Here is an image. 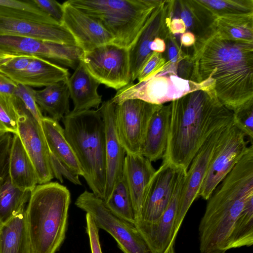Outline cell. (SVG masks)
I'll list each match as a JSON object with an SVG mask.
<instances>
[{"mask_svg": "<svg viewBox=\"0 0 253 253\" xmlns=\"http://www.w3.org/2000/svg\"><path fill=\"white\" fill-rule=\"evenodd\" d=\"M191 81L214 82L220 103L234 112L253 102V42L225 38L215 32L193 51Z\"/></svg>", "mask_w": 253, "mask_h": 253, "instance_id": "cell-1", "label": "cell"}, {"mask_svg": "<svg viewBox=\"0 0 253 253\" xmlns=\"http://www.w3.org/2000/svg\"><path fill=\"white\" fill-rule=\"evenodd\" d=\"M170 123L164 162L187 171L197 152L216 128L233 121L213 89L191 92L170 102Z\"/></svg>", "mask_w": 253, "mask_h": 253, "instance_id": "cell-2", "label": "cell"}, {"mask_svg": "<svg viewBox=\"0 0 253 253\" xmlns=\"http://www.w3.org/2000/svg\"><path fill=\"white\" fill-rule=\"evenodd\" d=\"M253 196V156L245 154L208 200L199 226L201 253H225L236 220Z\"/></svg>", "mask_w": 253, "mask_h": 253, "instance_id": "cell-3", "label": "cell"}, {"mask_svg": "<svg viewBox=\"0 0 253 253\" xmlns=\"http://www.w3.org/2000/svg\"><path fill=\"white\" fill-rule=\"evenodd\" d=\"M71 195L57 182L38 184L31 191L26 209L33 253H55L66 236Z\"/></svg>", "mask_w": 253, "mask_h": 253, "instance_id": "cell-4", "label": "cell"}, {"mask_svg": "<svg viewBox=\"0 0 253 253\" xmlns=\"http://www.w3.org/2000/svg\"><path fill=\"white\" fill-rule=\"evenodd\" d=\"M62 120L66 137L92 192L103 199L106 179L105 129L99 111H70Z\"/></svg>", "mask_w": 253, "mask_h": 253, "instance_id": "cell-5", "label": "cell"}, {"mask_svg": "<svg viewBox=\"0 0 253 253\" xmlns=\"http://www.w3.org/2000/svg\"><path fill=\"white\" fill-rule=\"evenodd\" d=\"M99 22L113 44L129 49L162 0H69Z\"/></svg>", "mask_w": 253, "mask_h": 253, "instance_id": "cell-6", "label": "cell"}, {"mask_svg": "<svg viewBox=\"0 0 253 253\" xmlns=\"http://www.w3.org/2000/svg\"><path fill=\"white\" fill-rule=\"evenodd\" d=\"M177 66L167 61L162 69L145 80L131 83L118 90L111 99L117 104L130 99H138L155 105H163L199 89H213L211 81L198 83L177 74Z\"/></svg>", "mask_w": 253, "mask_h": 253, "instance_id": "cell-7", "label": "cell"}, {"mask_svg": "<svg viewBox=\"0 0 253 253\" xmlns=\"http://www.w3.org/2000/svg\"><path fill=\"white\" fill-rule=\"evenodd\" d=\"M1 36L26 37L77 45L71 34L61 24L45 12L21 10L20 1L16 0H0Z\"/></svg>", "mask_w": 253, "mask_h": 253, "instance_id": "cell-8", "label": "cell"}, {"mask_svg": "<svg viewBox=\"0 0 253 253\" xmlns=\"http://www.w3.org/2000/svg\"><path fill=\"white\" fill-rule=\"evenodd\" d=\"M75 204L91 216L99 229L110 234L124 253H153L135 225L112 213L92 192L84 191Z\"/></svg>", "mask_w": 253, "mask_h": 253, "instance_id": "cell-9", "label": "cell"}, {"mask_svg": "<svg viewBox=\"0 0 253 253\" xmlns=\"http://www.w3.org/2000/svg\"><path fill=\"white\" fill-rule=\"evenodd\" d=\"M81 60L100 84L118 90L131 84L127 49L106 44L84 52Z\"/></svg>", "mask_w": 253, "mask_h": 253, "instance_id": "cell-10", "label": "cell"}, {"mask_svg": "<svg viewBox=\"0 0 253 253\" xmlns=\"http://www.w3.org/2000/svg\"><path fill=\"white\" fill-rule=\"evenodd\" d=\"M234 122L214 130L206 139L191 161L185 175L175 220L173 237L176 239L183 219L193 202L199 197L203 182L215 150L226 129Z\"/></svg>", "mask_w": 253, "mask_h": 253, "instance_id": "cell-11", "label": "cell"}, {"mask_svg": "<svg viewBox=\"0 0 253 253\" xmlns=\"http://www.w3.org/2000/svg\"><path fill=\"white\" fill-rule=\"evenodd\" d=\"M160 105L138 99H127L116 104V130L126 154H140L150 120Z\"/></svg>", "mask_w": 253, "mask_h": 253, "instance_id": "cell-12", "label": "cell"}, {"mask_svg": "<svg viewBox=\"0 0 253 253\" xmlns=\"http://www.w3.org/2000/svg\"><path fill=\"white\" fill-rule=\"evenodd\" d=\"M246 136L234 122L228 126L216 147L199 197L208 200L240 160L248 147Z\"/></svg>", "mask_w": 253, "mask_h": 253, "instance_id": "cell-13", "label": "cell"}, {"mask_svg": "<svg viewBox=\"0 0 253 253\" xmlns=\"http://www.w3.org/2000/svg\"><path fill=\"white\" fill-rule=\"evenodd\" d=\"M0 52L38 56L53 60L74 70L84 53L76 45L20 36L0 37Z\"/></svg>", "mask_w": 253, "mask_h": 253, "instance_id": "cell-14", "label": "cell"}, {"mask_svg": "<svg viewBox=\"0 0 253 253\" xmlns=\"http://www.w3.org/2000/svg\"><path fill=\"white\" fill-rule=\"evenodd\" d=\"M20 139L36 170L39 184L49 182L54 177L48 148L41 124L21 101L18 118Z\"/></svg>", "mask_w": 253, "mask_h": 253, "instance_id": "cell-15", "label": "cell"}, {"mask_svg": "<svg viewBox=\"0 0 253 253\" xmlns=\"http://www.w3.org/2000/svg\"><path fill=\"white\" fill-rule=\"evenodd\" d=\"M186 172L181 170L169 203L159 219L153 222L136 220L134 223L153 253H175L174 225Z\"/></svg>", "mask_w": 253, "mask_h": 253, "instance_id": "cell-16", "label": "cell"}, {"mask_svg": "<svg viewBox=\"0 0 253 253\" xmlns=\"http://www.w3.org/2000/svg\"><path fill=\"white\" fill-rule=\"evenodd\" d=\"M173 0H162L155 9L136 42L129 49L131 84L153 52L150 45L158 37H168Z\"/></svg>", "mask_w": 253, "mask_h": 253, "instance_id": "cell-17", "label": "cell"}, {"mask_svg": "<svg viewBox=\"0 0 253 253\" xmlns=\"http://www.w3.org/2000/svg\"><path fill=\"white\" fill-rule=\"evenodd\" d=\"M182 169L162 162L148 184L140 216L136 220L153 222L160 218L169 203Z\"/></svg>", "mask_w": 253, "mask_h": 253, "instance_id": "cell-18", "label": "cell"}, {"mask_svg": "<svg viewBox=\"0 0 253 253\" xmlns=\"http://www.w3.org/2000/svg\"><path fill=\"white\" fill-rule=\"evenodd\" d=\"M62 4L64 13L61 24L84 52L113 43V37L99 22L68 1Z\"/></svg>", "mask_w": 253, "mask_h": 253, "instance_id": "cell-19", "label": "cell"}, {"mask_svg": "<svg viewBox=\"0 0 253 253\" xmlns=\"http://www.w3.org/2000/svg\"><path fill=\"white\" fill-rule=\"evenodd\" d=\"M115 105L110 99L103 102L98 109L105 129L106 179L103 199L104 202L110 197L114 186L123 177L126 154L116 130Z\"/></svg>", "mask_w": 253, "mask_h": 253, "instance_id": "cell-20", "label": "cell"}, {"mask_svg": "<svg viewBox=\"0 0 253 253\" xmlns=\"http://www.w3.org/2000/svg\"><path fill=\"white\" fill-rule=\"evenodd\" d=\"M156 170L152 162L141 154H126L123 176L128 189L135 221L139 219L146 191Z\"/></svg>", "mask_w": 253, "mask_h": 253, "instance_id": "cell-21", "label": "cell"}, {"mask_svg": "<svg viewBox=\"0 0 253 253\" xmlns=\"http://www.w3.org/2000/svg\"><path fill=\"white\" fill-rule=\"evenodd\" d=\"M172 13L183 21L186 31L195 35L196 42L193 48L215 31L216 17L199 0H173Z\"/></svg>", "mask_w": 253, "mask_h": 253, "instance_id": "cell-22", "label": "cell"}, {"mask_svg": "<svg viewBox=\"0 0 253 253\" xmlns=\"http://www.w3.org/2000/svg\"><path fill=\"white\" fill-rule=\"evenodd\" d=\"M171 115L170 103L161 105L149 122L140 154L150 162L163 158L166 151Z\"/></svg>", "mask_w": 253, "mask_h": 253, "instance_id": "cell-23", "label": "cell"}, {"mask_svg": "<svg viewBox=\"0 0 253 253\" xmlns=\"http://www.w3.org/2000/svg\"><path fill=\"white\" fill-rule=\"evenodd\" d=\"M67 84L74 105L72 111L97 108L102 103V96L98 92L100 83L88 72L81 60Z\"/></svg>", "mask_w": 253, "mask_h": 253, "instance_id": "cell-24", "label": "cell"}, {"mask_svg": "<svg viewBox=\"0 0 253 253\" xmlns=\"http://www.w3.org/2000/svg\"><path fill=\"white\" fill-rule=\"evenodd\" d=\"M69 77L67 68L34 56L27 67L11 79L17 84L39 87L66 81Z\"/></svg>", "mask_w": 253, "mask_h": 253, "instance_id": "cell-25", "label": "cell"}, {"mask_svg": "<svg viewBox=\"0 0 253 253\" xmlns=\"http://www.w3.org/2000/svg\"><path fill=\"white\" fill-rule=\"evenodd\" d=\"M8 175L12 184L32 191L38 184L33 163L18 134H13L9 155Z\"/></svg>", "mask_w": 253, "mask_h": 253, "instance_id": "cell-26", "label": "cell"}, {"mask_svg": "<svg viewBox=\"0 0 253 253\" xmlns=\"http://www.w3.org/2000/svg\"><path fill=\"white\" fill-rule=\"evenodd\" d=\"M41 125L49 152L83 177V171L59 122L49 117L43 116Z\"/></svg>", "mask_w": 253, "mask_h": 253, "instance_id": "cell-27", "label": "cell"}, {"mask_svg": "<svg viewBox=\"0 0 253 253\" xmlns=\"http://www.w3.org/2000/svg\"><path fill=\"white\" fill-rule=\"evenodd\" d=\"M0 253H33L25 209L0 225Z\"/></svg>", "mask_w": 253, "mask_h": 253, "instance_id": "cell-28", "label": "cell"}, {"mask_svg": "<svg viewBox=\"0 0 253 253\" xmlns=\"http://www.w3.org/2000/svg\"><path fill=\"white\" fill-rule=\"evenodd\" d=\"M35 100L41 111L59 122L70 112V93L66 81L45 86L35 92Z\"/></svg>", "mask_w": 253, "mask_h": 253, "instance_id": "cell-29", "label": "cell"}, {"mask_svg": "<svg viewBox=\"0 0 253 253\" xmlns=\"http://www.w3.org/2000/svg\"><path fill=\"white\" fill-rule=\"evenodd\" d=\"M31 191L13 186L8 174L0 184V225L25 210Z\"/></svg>", "mask_w": 253, "mask_h": 253, "instance_id": "cell-30", "label": "cell"}, {"mask_svg": "<svg viewBox=\"0 0 253 253\" xmlns=\"http://www.w3.org/2000/svg\"><path fill=\"white\" fill-rule=\"evenodd\" d=\"M215 27L225 38L253 42V14L217 17Z\"/></svg>", "mask_w": 253, "mask_h": 253, "instance_id": "cell-31", "label": "cell"}, {"mask_svg": "<svg viewBox=\"0 0 253 253\" xmlns=\"http://www.w3.org/2000/svg\"><path fill=\"white\" fill-rule=\"evenodd\" d=\"M253 244V196L246 202L236 220L231 234L228 250L250 247Z\"/></svg>", "mask_w": 253, "mask_h": 253, "instance_id": "cell-32", "label": "cell"}, {"mask_svg": "<svg viewBox=\"0 0 253 253\" xmlns=\"http://www.w3.org/2000/svg\"><path fill=\"white\" fill-rule=\"evenodd\" d=\"M104 203L107 208L114 214L134 223L135 216L132 201L123 175L116 183L110 197Z\"/></svg>", "mask_w": 253, "mask_h": 253, "instance_id": "cell-33", "label": "cell"}, {"mask_svg": "<svg viewBox=\"0 0 253 253\" xmlns=\"http://www.w3.org/2000/svg\"><path fill=\"white\" fill-rule=\"evenodd\" d=\"M216 18L253 14V0H199Z\"/></svg>", "mask_w": 253, "mask_h": 253, "instance_id": "cell-34", "label": "cell"}, {"mask_svg": "<svg viewBox=\"0 0 253 253\" xmlns=\"http://www.w3.org/2000/svg\"><path fill=\"white\" fill-rule=\"evenodd\" d=\"M21 100L16 96L0 94V132L18 134Z\"/></svg>", "mask_w": 253, "mask_h": 253, "instance_id": "cell-35", "label": "cell"}, {"mask_svg": "<svg viewBox=\"0 0 253 253\" xmlns=\"http://www.w3.org/2000/svg\"><path fill=\"white\" fill-rule=\"evenodd\" d=\"M233 121L236 126L246 136L253 139V102L233 112Z\"/></svg>", "mask_w": 253, "mask_h": 253, "instance_id": "cell-36", "label": "cell"}, {"mask_svg": "<svg viewBox=\"0 0 253 253\" xmlns=\"http://www.w3.org/2000/svg\"><path fill=\"white\" fill-rule=\"evenodd\" d=\"M35 92V90L32 87L18 84L15 96L21 100L35 119L41 124L43 116L36 102Z\"/></svg>", "mask_w": 253, "mask_h": 253, "instance_id": "cell-37", "label": "cell"}, {"mask_svg": "<svg viewBox=\"0 0 253 253\" xmlns=\"http://www.w3.org/2000/svg\"><path fill=\"white\" fill-rule=\"evenodd\" d=\"M49 155L50 167L54 178H56L61 183H63V177H64L75 185H82L78 174L49 151Z\"/></svg>", "mask_w": 253, "mask_h": 253, "instance_id": "cell-38", "label": "cell"}, {"mask_svg": "<svg viewBox=\"0 0 253 253\" xmlns=\"http://www.w3.org/2000/svg\"><path fill=\"white\" fill-rule=\"evenodd\" d=\"M167 62L164 53L153 52L139 71L136 79L138 82L145 80L160 71Z\"/></svg>", "mask_w": 253, "mask_h": 253, "instance_id": "cell-39", "label": "cell"}, {"mask_svg": "<svg viewBox=\"0 0 253 253\" xmlns=\"http://www.w3.org/2000/svg\"><path fill=\"white\" fill-rule=\"evenodd\" d=\"M34 56L18 54L0 67V73L11 79L24 70Z\"/></svg>", "mask_w": 253, "mask_h": 253, "instance_id": "cell-40", "label": "cell"}, {"mask_svg": "<svg viewBox=\"0 0 253 253\" xmlns=\"http://www.w3.org/2000/svg\"><path fill=\"white\" fill-rule=\"evenodd\" d=\"M166 49L164 53L170 63L178 65L183 60L190 58L181 48L176 39L170 33L166 40Z\"/></svg>", "mask_w": 253, "mask_h": 253, "instance_id": "cell-41", "label": "cell"}, {"mask_svg": "<svg viewBox=\"0 0 253 253\" xmlns=\"http://www.w3.org/2000/svg\"><path fill=\"white\" fill-rule=\"evenodd\" d=\"M12 134L8 132L0 136V184L8 173V162L12 141Z\"/></svg>", "mask_w": 253, "mask_h": 253, "instance_id": "cell-42", "label": "cell"}, {"mask_svg": "<svg viewBox=\"0 0 253 253\" xmlns=\"http://www.w3.org/2000/svg\"><path fill=\"white\" fill-rule=\"evenodd\" d=\"M36 5L42 11L61 24L63 16V6L54 0H33Z\"/></svg>", "mask_w": 253, "mask_h": 253, "instance_id": "cell-43", "label": "cell"}, {"mask_svg": "<svg viewBox=\"0 0 253 253\" xmlns=\"http://www.w3.org/2000/svg\"><path fill=\"white\" fill-rule=\"evenodd\" d=\"M86 228L91 253H102L99 241V228L93 219L88 213H86Z\"/></svg>", "mask_w": 253, "mask_h": 253, "instance_id": "cell-44", "label": "cell"}, {"mask_svg": "<svg viewBox=\"0 0 253 253\" xmlns=\"http://www.w3.org/2000/svg\"><path fill=\"white\" fill-rule=\"evenodd\" d=\"M17 86L16 83L0 73V94L15 96Z\"/></svg>", "mask_w": 253, "mask_h": 253, "instance_id": "cell-45", "label": "cell"}, {"mask_svg": "<svg viewBox=\"0 0 253 253\" xmlns=\"http://www.w3.org/2000/svg\"><path fill=\"white\" fill-rule=\"evenodd\" d=\"M18 54L0 52V67Z\"/></svg>", "mask_w": 253, "mask_h": 253, "instance_id": "cell-46", "label": "cell"}, {"mask_svg": "<svg viewBox=\"0 0 253 253\" xmlns=\"http://www.w3.org/2000/svg\"><path fill=\"white\" fill-rule=\"evenodd\" d=\"M3 133H4L1 132H0V136L1 134H2Z\"/></svg>", "mask_w": 253, "mask_h": 253, "instance_id": "cell-47", "label": "cell"}]
</instances>
